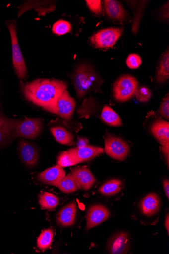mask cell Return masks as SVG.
Wrapping results in <instances>:
<instances>
[{
  "label": "cell",
  "mask_w": 169,
  "mask_h": 254,
  "mask_svg": "<svg viewBox=\"0 0 169 254\" xmlns=\"http://www.w3.org/2000/svg\"><path fill=\"white\" fill-rule=\"evenodd\" d=\"M21 89L28 101L56 114L58 100L67 90V85L59 80L39 79L22 84Z\"/></svg>",
  "instance_id": "cell-1"
},
{
  "label": "cell",
  "mask_w": 169,
  "mask_h": 254,
  "mask_svg": "<svg viewBox=\"0 0 169 254\" xmlns=\"http://www.w3.org/2000/svg\"><path fill=\"white\" fill-rule=\"evenodd\" d=\"M71 81L79 99L91 91H98L103 83L101 79L89 64H81L72 75Z\"/></svg>",
  "instance_id": "cell-2"
},
{
  "label": "cell",
  "mask_w": 169,
  "mask_h": 254,
  "mask_svg": "<svg viewBox=\"0 0 169 254\" xmlns=\"http://www.w3.org/2000/svg\"><path fill=\"white\" fill-rule=\"evenodd\" d=\"M6 24L11 36L12 64L14 72L19 80H25L27 76L28 70L17 39L16 22L15 20H9L6 21Z\"/></svg>",
  "instance_id": "cell-3"
},
{
  "label": "cell",
  "mask_w": 169,
  "mask_h": 254,
  "mask_svg": "<svg viewBox=\"0 0 169 254\" xmlns=\"http://www.w3.org/2000/svg\"><path fill=\"white\" fill-rule=\"evenodd\" d=\"M43 122L40 118L16 119L14 126L15 138L21 137L28 140H35L41 134L43 129Z\"/></svg>",
  "instance_id": "cell-4"
},
{
  "label": "cell",
  "mask_w": 169,
  "mask_h": 254,
  "mask_svg": "<svg viewBox=\"0 0 169 254\" xmlns=\"http://www.w3.org/2000/svg\"><path fill=\"white\" fill-rule=\"evenodd\" d=\"M138 86L135 77L129 75L120 76L113 85V97L120 102L128 101L135 95Z\"/></svg>",
  "instance_id": "cell-5"
},
{
  "label": "cell",
  "mask_w": 169,
  "mask_h": 254,
  "mask_svg": "<svg viewBox=\"0 0 169 254\" xmlns=\"http://www.w3.org/2000/svg\"><path fill=\"white\" fill-rule=\"evenodd\" d=\"M105 151L111 158L124 161L130 151V146L121 137L108 134L105 137Z\"/></svg>",
  "instance_id": "cell-6"
},
{
  "label": "cell",
  "mask_w": 169,
  "mask_h": 254,
  "mask_svg": "<svg viewBox=\"0 0 169 254\" xmlns=\"http://www.w3.org/2000/svg\"><path fill=\"white\" fill-rule=\"evenodd\" d=\"M123 29L109 28L101 30L93 34L90 38L94 47L107 49L112 47L122 35Z\"/></svg>",
  "instance_id": "cell-7"
},
{
  "label": "cell",
  "mask_w": 169,
  "mask_h": 254,
  "mask_svg": "<svg viewBox=\"0 0 169 254\" xmlns=\"http://www.w3.org/2000/svg\"><path fill=\"white\" fill-rule=\"evenodd\" d=\"M18 152L21 162L26 167L34 168L38 163L39 152L33 143L20 138L18 142Z\"/></svg>",
  "instance_id": "cell-8"
},
{
  "label": "cell",
  "mask_w": 169,
  "mask_h": 254,
  "mask_svg": "<svg viewBox=\"0 0 169 254\" xmlns=\"http://www.w3.org/2000/svg\"><path fill=\"white\" fill-rule=\"evenodd\" d=\"M110 216L111 212L107 206L101 204L91 205L86 215V230L100 225L107 220Z\"/></svg>",
  "instance_id": "cell-9"
},
{
  "label": "cell",
  "mask_w": 169,
  "mask_h": 254,
  "mask_svg": "<svg viewBox=\"0 0 169 254\" xmlns=\"http://www.w3.org/2000/svg\"><path fill=\"white\" fill-rule=\"evenodd\" d=\"M130 247L129 235L124 232L114 234L108 241L107 250L112 254H127Z\"/></svg>",
  "instance_id": "cell-10"
},
{
  "label": "cell",
  "mask_w": 169,
  "mask_h": 254,
  "mask_svg": "<svg viewBox=\"0 0 169 254\" xmlns=\"http://www.w3.org/2000/svg\"><path fill=\"white\" fill-rule=\"evenodd\" d=\"M161 199L155 193L145 196L139 202L138 209L140 213L147 217L156 215L161 208Z\"/></svg>",
  "instance_id": "cell-11"
},
{
  "label": "cell",
  "mask_w": 169,
  "mask_h": 254,
  "mask_svg": "<svg viewBox=\"0 0 169 254\" xmlns=\"http://www.w3.org/2000/svg\"><path fill=\"white\" fill-rule=\"evenodd\" d=\"M76 107V102L67 90L59 97L56 107V114L66 121L71 120Z\"/></svg>",
  "instance_id": "cell-12"
},
{
  "label": "cell",
  "mask_w": 169,
  "mask_h": 254,
  "mask_svg": "<svg viewBox=\"0 0 169 254\" xmlns=\"http://www.w3.org/2000/svg\"><path fill=\"white\" fill-rule=\"evenodd\" d=\"M66 176L63 168L58 165L48 168L40 173L37 179L43 184L58 187L59 184Z\"/></svg>",
  "instance_id": "cell-13"
},
{
  "label": "cell",
  "mask_w": 169,
  "mask_h": 254,
  "mask_svg": "<svg viewBox=\"0 0 169 254\" xmlns=\"http://www.w3.org/2000/svg\"><path fill=\"white\" fill-rule=\"evenodd\" d=\"M71 173L80 190H89L96 182L95 178L87 167L83 166L72 169Z\"/></svg>",
  "instance_id": "cell-14"
},
{
  "label": "cell",
  "mask_w": 169,
  "mask_h": 254,
  "mask_svg": "<svg viewBox=\"0 0 169 254\" xmlns=\"http://www.w3.org/2000/svg\"><path fill=\"white\" fill-rule=\"evenodd\" d=\"M56 7L53 1H28L18 7V18L27 11L34 9L39 16H45L46 14L54 11Z\"/></svg>",
  "instance_id": "cell-15"
},
{
  "label": "cell",
  "mask_w": 169,
  "mask_h": 254,
  "mask_svg": "<svg viewBox=\"0 0 169 254\" xmlns=\"http://www.w3.org/2000/svg\"><path fill=\"white\" fill-rule=\"evenodd\" d=\"M77 203L71 201L62 207L56 215V222L61 227H66L73 225L76 219Z\"/></svg>",
  "instance_id": "cell-16"
},
{
  "label": "cell",
  "mask_w": 169,
  "mask_h": 254,
  "mask_svg": "<svg viewBox=\"0 0 169 254\" xmlns=\"http://www.w3.org/2000/svg\"><path fill=\"white\" fill-rule=\"evenodd\" d=\"M74 156L79 164L89 161L101 154L104 151L101 147L88 145L82 148H75L69 150Z\"/></svg>",
  "instance_id": "cell-17"
},
{
  "label": "cell",
  "mask_w": 169,
  "mask_h": 254,
  "mask_svg": "<svg viewBox=\"0 0 169 254\" xmlns=\"http://www.w3.org/2000/svg\"><path fill=\"white\" fill-rule=\"evenodd\" d=\"M106 13L110 19L120 22L126 20L127 13L123 6L115 0L105 1Z\"/></svg>",
  "instance_id": "cell-18"
},
{
  "label": "cell",
  "mask_w": 169,
  "mask_h": 254,
  "mask_svg": "<svg viewBox=\"0 0 169 254\" xmlns=\"http://www.w3.org/2000/svg\"><path fill=\"white\" fill-rule=\"evenodd\" d=\"M150 130L161 146L169 144V124L168 122L158 120L152 125Z\"/></svg>",
  "instance_id": "cell-19"
},
{
  "label": "cell",
  "mask_w": 169,
  "mask_h": 254,
  "mask_svg": "<svg viewBox=\"0 0 169 254\" xmlns=\"http://www.w3.org/2000/svg\"><path fill=\"white\" fill-rule=\"evenodd\" d=\"M124 184L118 179H110L104 183L99 189V192L106 197L115 196L122 191Z\"/></svg>",
  "instance_id": "cell-20"
},
{
  "label": "cell",
  "mask_w": 169,
  "mask_h": 254,
  "mask_svg": "<svg viewBox=\"0 0 169 254\" xmlns=\"http://www.w3.org/2000/svg\"><path fill=\"white\" fill-rule=\"evenodd\" d=\"M15 121L16 119L8 118L3 127L0 128V149L5 147L16 139L14 135Z\"/></svg>",
  "instance_id": "cell-21"
},
{
  "label": "cell",
  "mask_w": 169,
  "mask_h": 254,
  "mask_svg": "<svg viewBox=\"0 0 169 254\" xmlns=\"http://www.w3.org/2000/svg\"><path fill=\"white\" fill-rule=\"evenodd\" d=\"M51 131L59 143L68 146L75 144L73 135L64 128L58 126L53 127L51 129Z\"/></svg>",
  "instance_id": "cell-22"
},
{
  "label": "cell",
  "mask_w": 169,
  "mask_h": 254,
  "mask_svg": "<svg viewBox=\"0 0 169 254\" xmlns=\"http://www.w3.org/2000/svg\"><path fill=\"white\" fill-rule=\"evenodd\" d=\"M169 78V51L167 50L162 57L156 73V81L163 84Z\"/></svg>",
  "instance_id": "cell-23"
},
{
  "label": "cell",
  "mask_w": 169,
  "mask_h": 254,
  "mask_svg": "<svg viewBox=\"0 0 169 254\" xmlns=\"http://www.w3.org/2000/svg\"><path fill=\"white\" fill-rule=\"evenodd\" d=\"M101 118L107 124L114 127H118L123 125L119 115L113 109L106 105L103 109Z\"/></svg>",
  "instance_id": "cell-24"
},
{
  "label": "cell",
  "mask_w": 169,
  "mask_h": 254,
  "mask_svg": "<svg viewBox=\"0 0 169 254\" xmlns=\"http://www.w3.org/2000/svg\"><path fill=\"white\" fill-rule=\"evenodd\" d=\"M39 202L41 208L53 211L59 204V199L53 194L44 192L39 196Z\"/></svg>",
  "instance_id": "cell-25"
},
{
  "label": "cell",
  "mask_w": 169,
  "mask_h": 254,
  "mask_svg": "<svg viewBox=\"0 0 169 254\" xmlns=\"http://www.w3.org/2000/svg\"><path fill=\"white\" fill-rule=\"evenodd\" d=\"M134 11V17L132 26V31L134 34H137L139 26L142 17V14L147 1H127Z\"/></svg>",
  "instance_id": "cell-26"
},
{
  "label": "cell",
  "mask_w": 169,
  "mask_h": 254,
  "mask_svg": "<svg viewBox=\"0 0 169 254\" xmlns=\"http://www.w3.org/2000/svg\"><path fill=\"white\" fill-rule=\"evenodd\" d=\"M58 188L61 192L65 194L74 193L79 190L71 172L61 180Z\"/></svg>",
  "instance_id": "cell-27"
},
{
  "label": "cell",
  "mask_w": 169,
  "mask_h": 254,
  "mask_svg": "<svg viewBox=\"0 0 169 254\" xmlns=\"http://www.w3.org/2000/svg\"><path fill=\"white\" fill-rule=\"evenodd\" d=\"M54 232L52 228H48L43 231L37 239V247L41 251H44L50 248L54 241Z\"/></svg>",
  "instance_id": "cell-28"
},
{
  "label": "cell",
  "mask_w": 169,
  "mask_h": 254,
  "mask_svg": "<svg viewBox=\"0 0 169 254\" xmlns=\"http://www.w3.org/2000/svg\"><path fill=\"white\" fill-rule=\"evenodd\" d=\"M78 164L77 160L69 150L63 151L58 157L57 164L62 168L73 166Z\"/></svg>",
  "instance_id": "cell-29"
},
{
  "label": "cell",
  "mask_w": 169,
  "mask_h": 254,
  "mask_svg": "<svg viewBox=\"0 0 169 254\" xmlns=\"http://www.w3.org/2000/svg\"><path fill=\"white\" fill-rule=\"evenodd\" d=\"M72 27L70 23L60 19L55 23L53 26V33L55 34L61 36L63 35L72 31Z\"/></svg>",
  "instance_id": "cell-30"
},
{
  "label": "cell",
  "mask_w": 169,
  "mask_h": 254,
  "mask_svg": "<svg viewBox=\"0 0 169 254\" xmlns=\"http://www.w3.org/2000/svg\"><path fill=\"white\" fill-rule=\"evenodd\" d=\"M137 100L141 102H146L150 100L152 97L151 90L147 87H138L135 95Z\"/></svg>",
  "instance_id": "cell-31"
},
{
  "label": "cell",
  "mask_w": 169,
  "mask_h": 254,
  "mask_svg": "<svg viewBox=\"0 0 169 254\" xmlns=\"http://www.w3.org/2000/svg\"><path fill=\"white\" fill-rule=\"evenodd\" d=\"M142 64V59L140 56L135 54H130L126 60V64L131 69H137Z\"/></svg>",
  "instance_id": "cell-32"
},
{
  "label": "cell",
  "mask_w": 169,
  "mask_h": 254,
  "mask_svg": "<svg viewBox=\"0 0 169 254\" xmlns=\"http://www.w3.org/2000/svg\"><path fill=\"white\" fill-rule=\"evenodd\" d=\"M159 113L165 119L169 120V93L165 96L160 106Z\"/></svg>",
  "instance_id": "cell-33"
},
{
  "label": "cell",
  "mask_w": 169,
  "mask_h": 254,
  "mask_svg": "<svg viewBox=\"0 0 169 254\" xmlns=\"http://www.w3.org/2000/svg\"><path fill=\"white\" fill-rule=\"evenodd\" d=\"M88 7L90 10L91 12L93 13L99 15L101 14L102 12V2L101 1H91V0H87L85 1Z\"/></svg>",
  "instance_id": "cell-34"
},
{
  "label": "cell",
  "mask_w": 169,
  "mask_h": 254,
  "mask_svg": "<svg viewBox=\"0 0 169 254\" xmlns=\"http://www.w3.org/2000/svg\"><path fill=\"white\" fill-rule=\"evenodd\" d=\"M161 150L163 154L168 168H169V144L164 145L161 146Z\"/></svg>",
  "instance_id": "cell-35"
},
{
  "label": "cell",
  "mask_w": 169,
  "mask_h": 254,
  "mask_svg": "<svg viewBox=\"0 0 169 254\" xmlns=\"http://www.w3.org/2000/svg\"><path fill=\"white\" fill-rule=\"evenodd\" d=\"M8 118L3 110L1 104H0V128L3 127Z\"/></svg>",
  "instance_id": "cell-36"
},
{
  "label": "cell",
  "mask_w": 169,
  "mask_h": 254,
  "mask_svg": "<svg viewBox=\"0 0 169 254\" xmlns=\"http://www.w3.org/2000/svg\"><path fill=\"white\" fill-rule=\"evenodd\" d=\"M161 17L162 18L165 19H169V2L168 1L165 4V5H164L163 7L162 8V9L161 10Z\"/></svg>",
  "instance_id": "cell-37"
},
{
  "label": "cell",
  "mask_w": 169,
  "mask_h": 254,
  "mask_svg": "<svg viewBox=\"0 0 169 254\" xmlns=\"http://www.w3.org/2000/svg\"><path fill=\"white\" fill-rule=\"evenodd\" d=\"M163 187L164 192L168 200L169 199V181L168 179H164L163 181Z\"/></svg>",
  "instance_id": "cell-38"
},
{
  "label": "cell",
  "mask_w": 169,
  "mask_h": 254,
  "mask_svg": "<svg viewBox=\"0 0 169 254\" xmlns=\"http://www.w3.org/2000/svg\"><path fill=\"white\" fill-rule=\"evenodd\" d=\"M89 140L87 138L85 137H80L79 138L78 141L77 142L78 148H82L89 145Z\"/></svg>",
  "instance_id": "cell-39"
},
{
  "label": "cell",
  "mask_w": 169,
  "mask_h": 254,
  "mask_svg": "<svg viewBox=\"0 0 169 254\" xmlns=\"http://www.w3.org/2000/svg\"><path fill=\"white\" fill-rule=\"evenodd\" d=\"M165 228L167 231V233L169 235V215L168 213L167 214V215L165 218Z\"/></svg>",
  "instance_id": "cell-40"
}]
</instances>
